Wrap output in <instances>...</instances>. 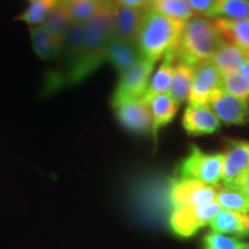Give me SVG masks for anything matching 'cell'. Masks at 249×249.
Instances as JSON below:
<instances>
[{
  "mask_svg": "<svg viewBox=\"0 0 249 249\" xmlns=\"http://www.w3.org/2000/svg\"><path fill=\"white\" fill-rule=\"evenodd\" d=\"M114 6L104 4L88 23H86V39L82 53L76 66L68 74L66 81L74 85L86 80L103 62L107 61V50L114 35Z\"/></svg>",
  "mask_w": 249,
  "mask_h": 249,
  "instance_id": "6da1fadb",
  "label": "cell"
},
{
  "mask_svg": "<svg viewBox=\"0 0 249 249\" xmlns=\"http://www.w3.org/2000/svg\"><path fill=\"white\" fill-rule=\"evenodd\" d=\"M185 23L149 8L143 15L136 48L143 59L157 62L165 54L173 52L182 35Z\"/></svg>",
  "mask_w": 249,
  "mask_h": 249,
  "instance_id": "7a4b0ae2",
  "label": "cell"
},
{
  "mask_svg": "<svg viewBox=\"0 0 249 249\" xmlns=\"http://www.w3.org/2000/svg\"><path fill=\"white\" fill-rule=\"evenodd\" d=\"M227 40L213 21L204 18H192L185 23L182 35L174 50L178 64L196 67L209 61L214 52Z\"/></svg>",
  "mask_w": 249,
  "mask_h": 249,
  "instance_id": "3957f363",
  "label": "cell"
},
{
  "mask_svg": "<svg viewBox=\"0 0 249 249\" xmlns=\"http://www.w3.org/2000/svg\"><path fill=\"white\" fill-rule=\"evenodd\" d=\"M224 154H208L193 145L191 154L183 160L180 174L181 179L196 180L210 186L222 181Z\"/></svg>",
  "mask_w": 249,
  "mask_h": 249,
  "instance_id": "277c9868",
  "label": "cell"
},
{
  "mask_svg": "<svg viewBox=\"0 0 249 249\" xmlns=\"http://www.w3.org/2000/svg\"><path fill=\"white\" fill-rule=\"evenodd\" d=\"M220 209L216 201L196 207L173 208L170 214V227L178 236L189 238L204 226L210 225Z\"/></svg>",
  "mask_w": 249,
  "mask_h": 249,
  "instance_id": "5b68a950",
  "label": "cell"
},
{
  "mask_svg": "<svg viewBox=\"0 0 249 249\" xmlns=\"http://www.w3.org/2000/svg\"><path fill=\"white\" fill-rule=\"evenodd\" d=\"M156 62L141 58L134 66L121 74L113 96L112 105L132 99H142L147 91Z\"/></svg>",
  "mask_w": 249,
  "mask_h": 249,
  "instance_id": "8992f818",
  "label": "cell"
},
{
  "mask_svg": "<svg viewBox=\"0 0 249 249\" xmlns=\"http://www.w3.org/2000/svg\"><path fill=\"white\" fill-rule=\"evenodd\" d=\"M218 187L191 179L176 180L170 188L173 208L196 207L216 201Z\"/></svg>",
  "mask_w": 249,
  "mask_h": 249,
  "instance_id": "52a82bcc",
  "label": "cell"
},
{
  "mask_svg": "<svg viewBox=\"0 0 249 249\" xmlns=\"http://www.w3.org/2000/svg\"><path fill=\"white\" fill-rule=\"evenodd\" d=\"M208 105L218 120L226 124H245L248 121V103L217 88L210 93Z\"/></svg>",
  "mask_w": 249,
  "mask_h": 249,
  "instance_id": "ba28073f",
  "label": "cell"
},
{
  "mask_svg": "<svg viewBox=\"0 0 249 249\" xmlns=\"http://www.w3.org/2000/svg\"><path fill=\"white\" fill-rule=\"evenodd\" d=\"M119 123L136 134H147L152 129L150 108L142 99H132L112 105Z\"/></svg>",
  "mask_w": 249,
  "mask_h": 249,
  "instance_id": "9c48e42d",
  "label": "cell"
},
{
  "mask_svg": "<svg viewBox=\"0 0 249 249\" xmlns=\"http://www.w3.org/2000/svg\"><path fill=\"white\" fill-rule=\"evenodd\" d=\"M249 170V142L233 141L224 152L222 182L226 188H234L239 179Z\"/></svg>",
  "mask_w": 249,
  "mask_h": 249,
  "instance_id": "30bf717a",
  "label": "cell"
},
{
  "mask_svg": "<svg viewBox=\"0 0 249 249\" xmlns=\"http://www.w3.org/2000/svg\"><path fill=\"white\" fill-rule=\"evenodd\" d=\"M220 73L210 61L195 67L194 76L188 96V104H208L210 93L218 88Z\"/></svg>",
  "mask_w": 249,
  "mask_h": 249,
  "instance_id": "8fae6325",
  "label": "cell"
},
{
  "mask_svg": "<svg viewBox=\"0 0 249 249\" xmlns=\"http://www.w3.org/2000/svg\"><path fill=\"white\" fill-rule=\"evenodd\" d=\"M182 126L188 134L207 135L219 129L220 121L208 104H188L183 113Z\"/></svg>",
  "mask_w": 249,
  "mask_h": 249,
  "instance_id": "7c38bea8",
  "label": "cell"
},
{
  "mask_svg": "<svg viewBox=\"0 0 249 249\" xmlns=\"http://www.w3.org/2000/svg\"><path fill=\"white\" fill-rule=\"evenodd\" d=\"M114 38L135 44L144 12L114 5Z\"/></svg>",
  "mask_w": 249,
  "mask_h": 249,
  "instance_id": "4fadbf2b",
  "label": "cell"
},
{
  "mask_svg": "<svg viewBox=\"0 0 249 249\" xmlns=\"http://www.w3.org/2000/svg\"><path fill=\"white\" fill-rule=\"evenodd\" d=\"M140 59L141 55L135 44H130L114 37L111 39L107 50V61L116 68L120 75L130 70Z\"/></svg>",
  "mask_w": 249,
  "mask_h": 249,
  "instance_id": "5bb4252c",
  "label": "cell"
},
{
  "mask_svg": "<svg viewBox=\"0 0 249 249\" xmlns=\"http://www.w3.org/2000/svg\"><path fill=\"white\" fill-rule=\"evenodd\" d=\"M209 226L211 231L223 234L247 236L249 235V213L220 209L216 217L211 220Z\"/></svg>",
  "mask_w": 249,
  "mask_h": 249,
  "instance_id": "9a60e30c",
  "label": "cell"
},
{
  "mask_svg": "<svg viewBox=\"0 0 249 249\" xmlns=\"http://www.w3.org/2000/svg\"><path fill=\"white\" fill-rule=\"evenodd\" d=\"M174 68H176V58H174V52L165 54L163 57V61L151 75L150 82H149L148 89L143 96L142 101L147 103L152 97L157 95H163V93H169L172 85Z\"/></svg>",
  "mask_w": 249,
  "mask_h": 249,
  "instance_id": "2e32d148",
  "label": "cell"
},
{
  "mask_svg": "<svg viewBox=\"0 0 249 249\" xmlns=\"http://www.w3.org/2000/svg\"><path fill=\"white\" fill-rule=\"evenodd\" d=\"M213 22L227 42L238 46L249 57V18H216Z\"/></svg>",
  "mask_w": 249,
  "mask_h": 249,
  "instance_id": "e0dca14e",
  "label": "cell"
},
{
  "mask_svg": "<svg viewBox=\"0 0 249 249\" xmlns=\"http://www.w3.org/2000/svg\"><path fill=\"white\" fill-rule=\"evenodd\" d=\"M148 105L149 108H150L152 119L151 133L156 139L161 127L166 126L167 124H170L173 120L179 107L169 93L155 96L148 102Z\"/></svg>",
  "mask_w": 249,
  "mask_h": 249,
  "instance_id": "ac0fdd59",
  "label": "cell"
},
{
  "mask_svg": "<svg viewBox=\"0 0 249 249\" xmlns=\"http://www.w3.org/2000/svg\"><path fill=\"white\" fill-rule=\"evenodd\" d=\"M85 39L86 24L71 23L66 36H65L64 43H62V50L65 52V65L67 67V76L79 61L83 46H85Z\"/></svg>",
  "mask_w": 249,
  "mask_h": 249,
  "instance_id": "d6986e66",
  "label": "cell"
},
{
  "mask_svg": "<svg viewBox=\"0 0 249 249\" xmlns=\"http://www.w3.org/2000/svg\"><path fill=\"white\" fill-rule=\"evenodd\" d=\"M30 39L34 52L42 60H51L60 53L62 43L55 39L44 27H30Z\"/></svg>",
  "mask_w": 249,
  "mask_h": 249,
  "instance_id": "ffe728a7",
  "label": "cell"
},
{
  "mask_svg": "<svg viewBox=\"0 0 249 249\" xmlns=\"http://www.w3.org/2000/svg\"><path fill=\"white\" fill-rule=\"evenodd\" d=\"M247 58L249 57L241 49L226 42L214 52L209 61L220 74H223L230 71L239 70L242 62Z\"/></svg>",
  "mask_w": 249,
  "mask_h": 249,
  "instance_id": "44dd1931",
  "label": "cell"
},
{
  "mask_svg": "<svg viewBox=\"0 0 249 249\" xmlns=\"http://www.w3.org/2000/svg\"><path fill=\"white\" fill-rule=\"evenodd\" d=\"M194 71L195 67L187 66V65L182 64L176 65L169 95L177 103L178 107H180L183 102L188 99L193 82V76H194Z\"/></svg>",
  "mask_w": 249,
  "mask_h": 249,
  "instance_id": "7402d4cb",
  "label": "cell"
},
{
  "mask_svg": "<svg viewBox=\"0 0 249 249\" xmlns=\"http://www.w3.org/2000/svg\"><path fill=\"white\" fill-rule=\"evenodd\" d=\"M205 17L232 20L249 18V0H216Z\"/></svg>",
  "mask_w": 249,
  "mask_h": 249,
  "instance_id": "603a6c76",
  "label": "cell"
},
{
  "mask_svg": "<svg viewBox=\"0 0 249 249\" xmlns=\"http://www.w3.org/2000/svg\"><path fill=\"white\" fill-rule=\"evenodd\" d=\"M71 24V21L66 6H65V4L61 0H59L58 4L54 6L53 9H52V11L48 14V17L45 18L42 26L44 27L55 39H58L60 43H64L65 36H66Z\"/></svg>",
  "mask_w": 249,
  "mask_h": 249,
  "instance_id": "cb8c5ba5",
  "label": "cell"
},
{
  "mask_svg": "<svg viewBox=\"0 0 249 249\" xmlns=\"http://www.w3.org/2000/svg\"><path fill=\"white\" fill-rule=\"evenodd\" d=\"M66 6L71 23L86 24L98 13L103 0H61Z\"/></svg>",
  "mask_w": 249,
  "mask_h": 249,
  "instance_id": "d4e9b609",
  "label": "cell"
},
{
  "mask_svg": "<svg viewBox=\"0 0 249 249\" xmlns=\"http://www.w3.org/2000/svg\"><path fill=\"white\" fill-rule=\"evenodd\" d=\"M151 8L165 17L187 22L194 15L187 0H150Z\"/></svg>",
  "mask_w": 249,
  "mask_h": 249,
  "instance_id": "484cf974",
  "label": "cell"
},
{
  "mask_svg": "<svg viewBox=\"0 0 249 249\" xmlns=\"http://www.w3.org/2000/svg\"><path fill=\"white\" fill-rule=\"evenodd\" d=\"M28 7L17 18L30 27L40 26L59 0H27Z\"/></svg>",
  "mask_w": 249,
  "mask_h": 249,
  "instance_id": "4316f807",
  "label": "cell"
},
{
  "mask_svg": "<svg viewBox=\"0 0 249 249\" xmlns=\"http://www.w3.org/2000/svg\"><path fill=\"white\" fill-rule=\"evenodd\" d=\"M216 202L222 209L249 213V197L235 188H218Z\"/></svg>",
  "mask_w": 249,
  "mask_h": 249,
  "instance_id": "83f0119b",
  "label": "cell"
},
{
  "mask_svg": "<svg viewBox=\"0 0 249 249\" xmlns=\"http://www.w3.org/2000/svg\"><path fill=\"white\" fill-rule=\"evenodd\" d=\"M218 88L234 97L245 99V101L249 98V86L238 70L220 74Z\"/></svg>",
  "mask_w": 249,
  "mask_h": 249,
  "instance_id": "f1b7e54d",
  "label": "cell"
},
{
  "mask_svg": "<svg viewBox=\"0 0 249 249\" xmlns=\"http://www.w3.org/2000/svg\"><path fill=\"white\" fill-rule=\"evenodd\" d=\"M246 242L236 236L210 231L203 238V249H242Z\"/></svg>",
  "mask_w": 249,
  "mask_h": 249,
  "instance_id": "f546056e",
  "label": "cell"
},
{
  "mask_svg": "<svg viewBox=\"0 0 249 249\" xmlns=\"http://www.w3.org/2000/svg\"><path fill=\"white\" fill-rule=\"evenodd\" d=\"M216 0H187L189 6L194 12L197 13H203L204 15L210 11Z\"/></svg>",
  "mask_w": 249,
  "mask_h": 249,
  "instance_id": "4dcf8cb0",
  "label": "cell"
},
{
  "mask_svg": "<svg viewBox=\"0 0 249 249\" xmlns=\"http://www.w3.org/2000/svg\"><path fill=\"white\" fill-rule=\"evenodd\" d=\"M147 2L148 0H117V5L133 9H142Z\"/></svg>",
  "mask_w": 249,
  "mask_h": 249,
  "instance_id": "1f68e13d",
  "label": "cell"
},
{
  "mask_svg": "<svg viewBox=\"0 0 249 249\" xmlns=\"http://www.w3.org/2000/svg\"><path fill=\"white\" fill-rule=\"evenodd\" d=\"M234 188L241 191L245 195H247L249 197V170L241 177L240 179H239V181L235 185Z\"/></svg>",
  "mask_w": 249,
  "mask_h": 249,
  "instance_id": "d6a6232c",
  "label": "cell"
},
{
  "mask_svg": "<svg viewBox=\"0 0 249 249\" xmlns=\"http://www.w3.org/2000/svg\"><path fill=\"white\" fill-rule=\"evenodd\" d=\"M238 71H240L242 77H244L246 82H247V85L249 86V58H247L244 62H242Z\"/></svg>",
  "mask_w": 249,
  "mask_h": 249,
  "instance_id": "836d02e7",
  "label": "cell"
},
{
  "mask_svg": "<svg viewBox=\"0 0 249 249\" xmlns=\"http://www.w3.org/2000/svg\"><path fill=\"white\" fill-rule=\"evenodd\" d=\"M242 249H249V244H245L244 248H242Z\"/></svg>",
  "mask_w": 249,
  "mask_h": 249,
  "instance_id": "e575fe53",
  "label": "cell"
}]
</instances>
